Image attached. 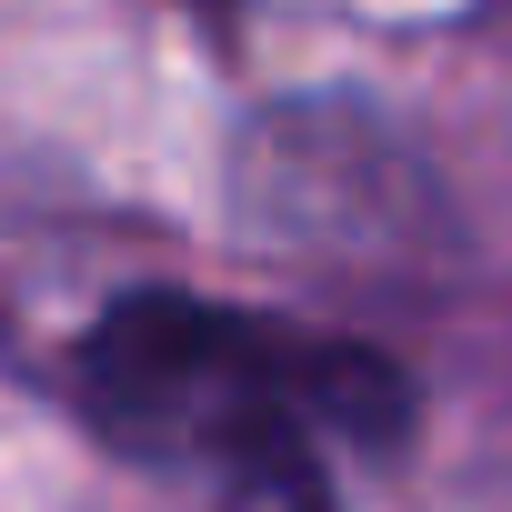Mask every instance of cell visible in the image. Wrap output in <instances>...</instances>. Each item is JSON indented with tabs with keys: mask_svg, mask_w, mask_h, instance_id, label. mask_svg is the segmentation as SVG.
I'll list each match as a JSON object with an SVG mask.
<instances>
[{
	"mask_svg": "<svg viewBox=\"0 0 512 512\" xmlns=\"http://www.w3.org/2000/svg\"><path fill=\"white\" fill-rule=\"evenodd\" d=\"M191 512H322L312 462H241V472H201Z\"/></svg>",
	"mask_w": 512,
	"mask_h": 512,
	"instance_id": "obj_2",
	"label": "cell"
},
{
	"mask_svg": "<svg viewBox=\"0 0 512 512\" xmlns=\"http://www.w3.org/2000/svg\"><path fill=\"white\" fill-rule=\"evenodd\" d=\"M81 402L131 462L201 482L241 462H312V442L362 432V412H382L392 382L362 352L241 322L181 292H141L81 342Z\"/></svg>",
	"mask_w": 512,
	"mask_h": 512,
	"instance_id": "obj_1",
	"label": "cell"
}]
</instances>
